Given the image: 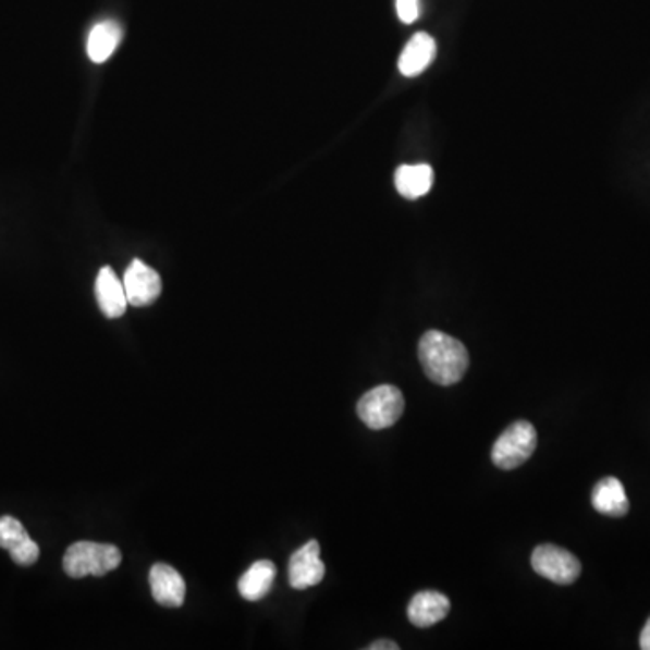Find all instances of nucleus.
Instances as JSON below:
<instances>
[{"instance_id":"a211bd4d","label":"nucleus","mask_w":650,"mask_h":650,"mask_svg":"<svg viewBox=\"0 0 650 650\" xmlns=\"http://www.w3.org/2000/svg\"><path fill=\"white\" fill-rule=\"evenodd\" d=\"M369 650H397L400 647L391 640L375 641L372 646L367 647Z\"/></svg>"},{"instance_id":"1a4fd4ad","label":"nucleus","mask_w":650,"mask_h":650,"mask_svg":"<svg viewBox=\"0 0 650 650\" xmlns=\"http://www.w3.org/2000/svg\"><path fill=\"white\" fill-rule=\"evenodd\" d=\"M148 581H150L154 600L164 608H181L185 602L186 584L174 567L156 564L150 569Z\"/></svg>"},{"instance_id":"7ed1b4c3","label":"nucleus","mask_w":650,"mask_h":650,"mask_svg":"<svg viewBox=\"0 0 650 650\" xmlns=\"http://www.w3.org/2000/svg\"><path fill=\"white\" fill-rule=\"evenodd\" d=\"M356 410H358V418L369 429H389L405 413V397L397 387H375L372 391L365 392L360 397Z\"/></svg>"},{"instance_id":"9d476101","label":"nucleus","mask_w":650,"mask_h":650,"mask_svg":"<svg viewBox=\"0 0 650 650\" xmlns=\"http://www.w3.org/2000/svg\"><path fill=\"white\" fill-rule=\"evenodd\" d=\"M95 293L98 306L107 318H120L127 311L128 301L123 281L109 266L101 268L96 277Z\"/></svg>"},{"instance_id":"9b49d317","label":"nucleus","mask_w":650,"mask_h":650,"mask_svg":"<svg viewBox=\"0 0 650 650\" xmlns=\"http://www.w3.org/2000/svg\"><path fill=\"white\" fill-rule=\"evenodd\" d=\"M450 613V600L443 592L421 591L408 603L407 614L410 624L419 629H427L446 618Z\"/></svg>"},{"instance_id":"2eb2a0df","label":"nucleus","mask_w":650,"mask_h":650,"mask_svg":"<svg viewBox=\"0 0 650 650\" xmlns=\"http://www.w3.org/2000/svg\"><path fill=\"white\" fill-rule=\"evenodd\" d=\"M123 32L120 24L114 21L100 22L90 29L87 38V54L95 64H103L116 53L118 46L122 42Z\"/></svg>"},{"instance_id":"f8f14e48","label":"nucleus","mask_w":650,"mask_h":650,"mask_svg":"<svg viewBox=\"0 0 650 650\" xmlns=\"http://www.w3.org/2000/svg\"><path fill=\"white\" fill-rule=\"evenodd\" d=\"M433 59H436V40L429 33H416L400 54L397 68L405 76H418L432 64Z\"/></svg>"},{"instance_id":"6ab92c4d","label":"nucleus","mask_w":650,"mask_h":650,"mask_svg":"<svg viewBox=\"0 0 650 650\" xmlns=\"http://www.w3.org/2000/svg\"><path fill=\"white\" fill-rule=\"evenodd\" d=\"M640 647L643 650H650V618L647 620L646 627L641 630Z\"/></svg>"},{"instance_id":"6e6552de","label":"nucleus","mask_w":650,"mask_h":650,"mask_svg":"<svg viewBox=\"0 0 650 650\" xmlns=\"http://www.w3.org/2000/svg\"><path fill=\"white\" fill-rule=\"evenodd\" d=\"M326 577V564L320 561V544L309 540L290 559V584L293 589L318 586Z\"/></svg>"},{"instance_id":"20e7f679","label":"nucleus","mask_w":650,"mask_h":650,"mask_svg":"<svg viewBox=\"0 0 650 650\" xmlns=\"http://www.w3.org/2000/svg\"><path fill=\"white\" fill-rule=\"evenodd\" d=\"M537 449V430L529 421L510 425L493 444L492 461L501 470L524 465Z\"/></svg>"},{"instance_id":"0eeeda50","label":"nucleus","mask_w":650,"mask_h":650,"mask_svg":"<svg viewBox=\"0 0 650 650\" xmlns=\"http://www.w3.org/2000/svg\"><path fill=\"white\" fill-rule=\"evenodd\" d=\"M0 548L10 551L11 559L19 566H33L40 556L37 542L27 535L21 520L10 515L0 517Z\"/></svg>"},{"instance_id":"39448f33","label":"nucleus","mask_w":650,"mask_h":650,"mask_svg":"<svg viewBox=\"0 0 650 650\" xmlns=\"http://www.w3.org/2000/svg\"><path fill=\"white\" fill-rule=\"evenodd\" d=\"M531 567L540 577L555 581L559 586H569L577 581L581 573V564L577 556L559 545L542 544L535 548L531 555Z\"/></svg>"},{"instance_id":"f3484780","label":"nucleus","mask_w":650,"mask_h":650,"mask_svg":"<svg viewBox=\"0 0 650 650\" xmlns=\"http://www.w3.org/2000/svg\"><path fill=\"white\" fill-rule=\"evenodd\" d=\"M396 10L400 21L413 24L419 16V0H396Z\"/></svg>"},{"instance_id":"dca6fc26","label":"nucleus","mask_w":650,"mask_h":650,"mask_svg":"<svg viewBox=\"0 0 650 650\" xmlns=\"http://www.w3.org/2000/svg\"><path fill=\"white\" fill-rule=\"evenodd\" d=\"M394 183L403 197L418 199V197L429 194L432 188V167L430 164H403L396 170Z\"/></svg>"},{"instance_id":"f257e3e1","label":"nucleus","mask_w":650,"mask_h":650,"mask_svg":"<svg viewBox=\"0 0 650 650\" xmlns=\"http://www.w3.org/2000/svg\"><path fill=\"white\" fill-rule=\"evenodd\" d=\"M418 356L425 375L433 383L443 387L454 385L463 380L470 365V356L463 342L441 331H427L421 336Z\"/></svg>"},{"instance_id":"423d86ee","label":"nucleus","mask_w":650,"mask_h":650,"mask_svg":"<svg viewBox=\"0 0 650 650\" xmlns=\"http://www.w3.org/2000/svg\"><path fill=\"white\" fill-rule=\"evenodd\" d=\"M123 286L131 306H150L161 295V277L158 271L145 265L144 260L134 259L125 271Z\"/></svg>"},{"instance_id":"ddd939ff","label":"nucleus","mask_w":650,"mask_h":650,"mask_svg":"<svg viewBox=\"0 0 650 650\" xmlns=\"http://www.w3.org/2000/svg\"><path fill=\"white\" fill-rule=\"evenodd\" d=\"M592 507L602 515L624 517L629 512V499L625 488L616 477H605L597 482L591 495Z\"/></svg>"},{"instance_id":"4468645a","label":"nucleus","mask_w":650,"mask_h":650,"mask_svg":"<svg viewBox=\"0 0 650 650\" xmlns=\"http://www.w3.org/2000/svg\"><path fill=\"white\" fill-rule=\"evenodd\" d=\"M277 577V566L271 561H257L238 580V592L248 602H259L268 597Z\"/></svg>"},{"instance_id":"f03ea898","label":"nucleus","mask_w":650,"mask_h":650,"mask_svg":"<svg viewBox=\"0 0 650 650\" xmlns=\"http://www.w3.org/2000/svg\"><path fill=\"white\" fill-rule=\"evenodd\" d=\"M122 564V551L116 545L90 540L74 542L64 555V572L71 578L103 577Z\"/></svg>"}]
</instances>
